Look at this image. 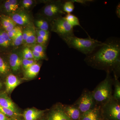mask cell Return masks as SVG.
<instances>
[{
  "mask_svg": "<svg viewBox=\"0 0 120 120\" xmlns=\"http://www.w3.org/2000/svg\"><path fill=\"white\" fill-rule=\"evenodd\" d=\"M98 49L86 56L84 61L87 64L106 72H113L117 76L120 71V39L110 37Z\"/></svg>",
  "mask_w": 120,
  "mask_h": 120,
  "instance_id": "6da1fadb",
  "label": "cell"
},
{
  "mask_svg": "<svg viewBox=\"0 0 120 120\" xmlns=\"http://www.w3.org/2000/svg\"><path fill=\"white\" fill-rule=\"evenodd\" d=\"M63 40L69 48L75 49L86 56L92 53L103 43L90 37L88 38H80L75 35L68 37Z\"/></svg>",
  "mask_w": 120,
  "mask_h": 120,
  "instance_id": "7a4b0ae2",
  "label": "cell"
},
{
  "mask_svg": "<svg viewBox=\"0 0 120 120\" xmlns=\"http://www.w3.org/2000/svg\"><path fill=\"white\" fill-rule=\"evenodd\" d=\"M110 74L107 72L105 79L91 92L97 105L101 106L112 98L113 80Z\"/></svg>",
  "mask_w": 120,
  "mask_h": 120,
  "instance_id": "3957f363",
  "label": "cell"
},
{
  "mask_svg": "<svg viewBox=\"0 0 120 120\" xmlns=\"http://www.w3.org/2000/svg\"><path fill=\"white\" fill-rule=\"evenodd\" d=\"M51 30L57 33L63 40L75 35L73 27L62 16L51 21Z\"/></svg>",
  "mask_w": 120,
  "mask_h": 120,
  "instance_id": "277c9868",
  "label": "cell"
},
{
  "mask_svg": "<svg viewBox=\"0 0 120 120\" xmlns=\"http://www.w3.org/2000/svg\"><path fill=\"white\" fill-rule=\"evenodd\" d=\"M64 0L52 1L47 2L42 10L43 17L50 21L62 16L65 15L63 11L62 7Z\"/></svg>",
  "mask_w": 120,
  "mask_h": 120,
  "instance_id": "5b68a950",
  "label": "cell"
},
{
  "mask_svg": "<svg viewBox=\"0 0 120 120\" xmlns=\"http://www.w3.org/2000/svg\"><path fill=\"white\" fill-rule=\"evenodd\" d=\"M101 107L104 120H120V101L112 98Z\"/></svg>",
  "mask_w": 120,
  "mask_h": 120,
  "instance_id": "8992f818",
  "label": "cell"
},
{
  "mask_svg": "<svg viewBox=\"0 0 120 120\" xmlns=\"http://www.w3.org/2000/svg\"><path fill=\"white\" fill-rule=\"evenodd\" d=\"M73 105L77 106L82 114L97 106L92 92L87 90H84L81 96Z\"/></svg>",
  "mask_w": 120,
  "mask_h": 120,
  "instance_id": "52a82bcc",
  "label": "cell"
},
{
  "mask_svg": "<svg viewBox=\"0 0 120 120\" xmlns=\"http://www.w3.org/2000/svg\"><path fill=\"white\" fill-rule=\"evenodd\" d=\"M45 116L46 120H71L64 112L63 105L57 103L48 110Z\"/></svg>",
  "mask_w": 120,
  "mask_h": 120,
  "instance_id": "ba28073f",
  "label": "cell"
},
{
  "mask_svg": "<svg viewBox=\"0 0 120 120\" xmlns=\"http://www.w3.org/2000/svg\"><path fill=\"white\" fill-rule=\"evenodd\" d=\"M24 80L22 78L11 73L4 79L5 90L9 96L15 88L22 83Z\"/></svg>",
  "mask_w": 120,
  "mask_h": 120,
  "instance_id": "9c48e42d",
  "label": "cell"
},
{
  "mask_svg": "<svg viewBox=\"0 0 120 120\" xmlns=\"http://www.w3.org/2000/svg\"><path fill=\"white\" fill-rule=\"evenodd\" d=\"M7 58L11 73L18 76L22 70V56L19 53H13L9 54Z\"/></svg>",
  "mask_w": 120,
  "mask_h": 120,
  "instance_id": "30bf717a",
  "label": "cell"
},
{
  "mask_svg": "<svg viewBox=\"0 0 120 120\" xmlns=\"http://www.w3.org/2000/svg\"><path fill=\"white\" fill-rule=\"evenodd\" d=\"M0 105L11 110L16 113L22 115L19 107L4 91L0 92Z\"/></svg>",
  "mask_w": 120,
  "mask_h": 120,
  "instance_id": "8fae6325",
  "label": "cell"
},
{
  "mask_svg": "<svg viewBox=\"0 0 120 120\" xmlns=\"http://www.w3.org/2000/svg\"><path fill=\"white\" fill-rule=\"evenodd\" d=\"M48 109H39L35 107L27 108L22 113L24 120H38L45 116Z\"/></svg>",
  "mask_w": 120,
  "mask_h": 120,
  "instance_id": "7c38bea8",
  "label": "cell"
},
{
  "mask_svg": "<svg viewBox=\"0 0 120 120\" xmlns=\"http://www.w3.org/2000/svg\"><path fill=\"white\" fill-rule=\"evenodd\" d=\"M79 120H104L101 106H96L92 109L82 114Z\"/></svg>",
  "mask_w": 120,
  "mask_h": 120,
  "instance_id": "4fadbf2b",
  "label": "cell"
},
{
  "mask_svg": "<svg viewBox=\"0 0 120 120\" xmlns=\"http://www.w3.org/2000/svg\"><path fill=\"white\" fill-rule=\"evenodd\" d=\"M12 45V41L7 31L0 28V54H4L8 51Z\"/></svg>",
  "mask_w": 120,
  "mask_h": 120,
  "instance_id": "5bb4252c",
  "label": "cell"
},
{
  "mask_svg": "<svg viewBox=\"0 0 120 120\" xmlns=\"http://www.w3.org/2000/svg\"><path fill=\"white\" fill-rule=\"evenodd\" d=\"M41 64L40 62L35 63L23 71V77L22 79L24 81L32 80L37 77L40 69Z\"/></svg>",
  "mask_w": 120,
  "mask_h": 120,
  "instance_id": "9a60e30c",
  "label": "cell"
},
{
  "mask_svg": "<svg viewBox=\"0 0 120 120\" xmlns=\"http://www.w3.org/2000/svg\"><path fill=\"white\" fill-rule=\"evenodd\" d=\"M10 17L15 23L20 26H27L30 24V22L29 15L23 12L14 13Z\"/></svg>",
  "mask_w": 120,
  "mask_h": 120,
  "instance_id": "2e32d148",
  "label": "cell"
},
{
  "mask_svg": "<svg viewBox=\"0 0 120 120\" xmlns=\"http://www.w3.org/2000/svg\"><path fill=\"white\" fill-rule=\"evenodd\" d=\"M65 113L71 120H79L82 113L75 105H63Z\"/></svg>",
  "mask_w": 120,
  "mask_h": 120,
  "instance_id": "e0dca14e",
  "label": "cell"
},
{
  "mask_svg": "<svg viewBox=\"0 0 120 120\" xmlns=\"http://www.w3.org/2000/svg\"><path fill=\"white\" fill-rule=\"evenodd\" d=\"M11 73L7 58L0 54V77L4 80L6 76Z\"/></svg>",
  "mask_w": 120,
  "mask_h": 120,
  "instance_id": "ac0fdd59",
  "label": "cell"
},
{
  "mask_svg": "<svg viewBox=\"0 0 120 120\" xmlns=\"http://www.w3.org/2000/svg\"><path fill=\"white\" fill-rule=\"evenodd\" d=\"M51 22L49 20L44 17L36 21L35 23L36 26L39 30L49 31L51 30Z\"/></svg>",
  "mask_w": 120,
  "mask_h": 120,
  "instance_id": "d6986e66",
  "label": "cell"
},
{
  "mask_svg": "<svg viewBox=\"0 0 120 120\" xmlns=\"http://www.w3.org/2000/svg\"><path fill=\"white\" fill-rule=\"evenodd\" d=\"M114 90L112 98L113 99L120 102V83L118 81L117 76L114 75Z\"/></svg>",
  "mask_w": 120,
  "mask_h": 120,
  "instance_id": "ffe728a7",
  "label": "cell"
},
{
  "mask_svg": "<svg viewBox=\"0 0 120 120\" xmlns=\"http://www.w3.org/2000/svg\"><path fill=\"white\" fill-rule=\"evenodd\" d=\"M64 17L69 23L73 27L74 26H78L82 27L80 23L79 20L75 15L71 13L67 14Z\"/></svg>",
  "mask_w": 120,
  "mask_h": 120,
  "instance_id": "44dd1931",
  "label": "cell"
},
{
  "mask_svg": "<svg viewBox=\"0 0 120 120\" xmlns=\"http://www.w3.org/2000/svg\"><path fill=\"white\" fill-rule=\"evenodd\" d=\"M35 30L32 27V30L24 44L26 45L32 46L37 42V35Z\"/></svg>",
  "mask_w": 120,
  "mask_h": 120,
  "instance_id": "7402d4cb",
  "label": "cell"
},
{
  "mask_svg": "<svg viewBox=\"0 0 120 120\" xmlns=\"http://www.w3.org/2000/svg\"><path fill=\"white\" fill-rule=\"evenodd\" d=\"M0 112L4 114V115L9 118H14V117H20L22 116V115L16 113L11 110L3 107L0 105Z\"/></svg>",
  "mask_w": 120,
  "mask_h": 120,
  "instance_id": "603a6c76",
  "label": "cell"
},
{
  "mask_svg": "<svg viewBox=\"0 0 120 120\" xmlns=\"http://www.w3.org/2000/svg\"><path fill=\"white\" fill-rule=\"evenodd\" d=\"M75 6L74 3L71 0H64L62 7L63 11L67 14H70L74 11Z\"/></svg>",
  "mask_w": 120,
  "mask_h": 120,
  "instance_id": "cb8c5ba5",
  "label": "cell"
},
{
  "mask_svg": "<svg viewBox=\"0 0 120 120\" xmlns=\"http://www.w3.org/2000/svg\"><path fill=\"white\" fill-rule=\"evenodd\" d=\"M22 31L21 30L16 35L14 39L12 41V45L15 46H19L23 43Z\"/></svg>",
  "mask_w": 120,
  "mask_h": 120,
  "instance_id": "d4e9b609",
  "label": "cell"
},
{
  "mask_svg": "<svg viewBox=\"0 0 120 120\" xmlns=\"http://www.w3.org/2000/svg\"><path fill=\"white\" fill-rule=\"evenodd\" d=\"M37 62V61L34 59H26L23 58L22 60V69L24 71Z\"/></svg>",
  "mask_w": 120,
  "mask_h": 120,
  "instance_id": "484cf974",
  "label": "cell"
},
{
  "mask_svg": "<svg viewBox=\"0 0 120 120\" xmlns=\"http://www.w3.org/2000/svg\"><path fill=\"white\" fill-rule=\"evenodd\" d=\"M22 30V28L19 26H16L11 31L7 32L9 37L11 38V41L14 39L16 35L19 32L20 30Z\"/></svg>",
  "mask_w": 120,
  "mask_h": 120,
  "instance_id": "4316f807",
  "label": "cell"
},
{
  "mask_svg": "<svg viewBox=\"0 0 120 120\" xmlns=\"http://www.w3.org/2000/svg\"><path fill=\"white\" fill-rule=\"evenodd\" d=\"M34 60L36 61L43 60L46 58L45 53H40L32 50Z\"/></svg>",
  "mask_w": 120,
  "mask_h": 120,
  "instance_id": "83f0119b",
  "label": "cell"
},
{
  "mask_svg": "<svg viewBox=\"0 0 120 120\" xmlns=\"http://www.w3.org/2000/svg\"><path fill=\"white\" fill-rule=\"evenodd\" d=\"M32 50L40 53H45V46L39 44H35L31 46Z\"/></svg>",
  "mask_w": 120,
  "mask_h": 120,
  "instance_id": "f1b7e54d",
  "label": "cell"
},
{
  "mask_svg": "<svg viewBox=\"0 0 120 120\" xmlns=\"http://www.w3.org/2000/svg\"><path fill=\"white\" fill-rule=\"evenodd\" d=\"M37 34L47 40L49 38L50 32L48 31L38 29L37 30Z\"/></svg>",
  "mask_w": 120,
  "mask_h": 120,
  "instance_id": "f546056e",
  "label": "cell"
},
{
  "mask_svg": "<svg viewBox=\"0 0 120 120\" xmlns=\"http://www.w3.org/2000/svg\"><path fill=\"white\" fill-rule=\"evenodd\" d=\"M32 27H27L26 28L25 30H23V31L22 32V34L23 40V43L24 44L26 40L27 39L29 35L30 34V33L31 32L32 30Z\"/></svg>",
  "mask_w": 120,
  "mask_h": 120,
  "instance_id": "4dcf8cb0",
  "label": "cell"
},
{
  "mask_svg": "<svg viewBox=\"0 0 120 120\" xmlns=\"http://www.w3.org/2000/svg\"><path fill=\"white\" fill-rule=\"evenodd\" d=\"M37 42L39 45H42L45 46L48 40L41 37L37 34Z\"/></svg>",
  "mask_w": 120,
  "mask_h": 120,
  "instance_id": "1f68e13d",
  "label": "cell"
},
{
  "mask_svg": "<svg viewBox=\"0 0 120 120\" xmlns=\"http://www.w3.org/2000/svg\"><path fill=\"white\" fill-rule=\"evenodd\" d=\"M33 2L32 0H24L22 2L23 7L25 8H29L32 6Z\"/></svg>",
  "mask_w": 120,
  "mask_h": 120,
  "instance_id": "d6a6232c",
  "label": "cell"
},
{
  "mask_svg": "<svg viewBox=\"0 0 120 120\" xmlns=\"http://www.w3.org/2000/svg\"><path fill=\"white\" fill-rule=\"evenodd\" d=\"M71 1L73 3H77L81 4L86 5L90 4V2H94V0H71Z\"/></svg>",
  "mask_w": 120,
  "mask_h": 120,
  "instance_id": "836d02e7",
  "label": "cell"
},
{
  "mask_svg": "<svg viewBox=\"0 0 120 120\" xmlns=\"http://www.w3.org/2000/svg\"><path fill=\"white\" fill-rule=\"evenodd\" d=\"M9 3L13 8L17 10L19 8V4L18 1L16 0H8Z\"/></svg>",
  "mask_w": 120,
  "mask_h": 120,
  "instance_id": "e575fe53",
  "label": "cell"
},
{
  "mask_svg": "<svg viewBox=\"0 0 120 120\" xmlns=\"http://www.w3.org/2000/svg\"><path fill=\"white\" fill-rule=\"evenodd\" d=\"M5 90L4 79L0 77V92Z\"/></svg>",
  "mask_w": 120,
  "mask_h": 120,
  "instance_id": "d590c367",
  "label": "cell"
},
{
  "mask_svg": "<svg viewBox=\"0 0 120 120\" xmlns=\"http://www.w3.org/2000/svg\"><path fill=\"white\" fill-rule=\"evenodd\" d=\"M26 51L27 52L28 56L30 57V59H34L33 57V54H32V50L30 49L28 47H26L25 48Z\"/></svg>",
  "mask_w": 120,
  "mask_h": 120,
  "instance_id": "8d00e7d4",
  "label": "cell"
},
{
  "mask_svg": "<svg viewBox=\"0 0 120 120\" xmlns=\"http://www.w3.org/2000/svg\"><path fill=\"white\" fill-rule=\"evenodd\" d=\"M116 15L117 16L118 18H120V3L118 4L116 7Z\"/></svg>",
  "mask_w": 120,
  "mask_h": 120,
  "instance_id": "74e56055",
  "label": "cell"
},
{
  "mask_svg": "<svg viewBox=\"0 0 120 120\" xmlns=\"http://www.w3.org/2000/svg\"><path fill=\"white\" fill-rule=\"evenodd\" d=\"M10 119V118L8 117L0 112V120H9Z\"/></svg>",
  "mask_w": 120,
  "mask_h": 120,
  "instance_id": "f35d334b",
  "label": "cell"
},
{
  "mask_svg": "<svg viewBox=\"0 0 120 120\" xmlns=\"http://www.w3.org/2000/svg\"><path fill=\"white\" fill-rule=\"evenodd\" d=\"M20 117H14V118H10L9 120H21Z\"/></svg>",
  "mask_w": 120,
  "mask_h": 120,
  "instance_id": "ab89813d",
  "label": "cell"
},
{
  "mask_svg": "<svg viewBox=\"0 0 120 120\" xmlns=\"http://www.w3.org/2000/svg\"><path fill=\"white\" fill-rule=\"evenodd\" d=\"M46 120L45 118V117L44 116V117H43L42 118H40V119H39V120Z\"/></svg>",
  "mask_w": 120,
  "mask_h": 120,
  "instance_id": "60d3db41",
  "label": "cell"
},
{
  "mask_svg": "<svg viewBox=\"0 0 120 120\" xmlns=\"http://www.w3.org/2000/svg\"><path fill=\"white\" fill-rule=\"evenodd\" d=\"M1 27V26H0V28Z\"/></svg>",
  "mask_w": 120,
  "mask_h": 120,
  "instance_id": "b9f144b4",
  "label": "cell"
}]
</instances>
